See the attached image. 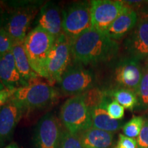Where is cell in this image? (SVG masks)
I'll return each mask as SVG.
<instances>
[{
	"label": "cell",
	"instance_id": "obj_10",
	"mask_svg": "<svg viewBox=\"0 0 148 148\" xmlns=\"http://www.w3.org/2000/svg\"><path fill=\"white\" fill-rule=\"evenodd\" d=\"M62 131L60 121L54 114H45L38 122L35 130L36 148H58Z\"/></svg>",
	"mask_w": 148,
	"mask_h": 148
},
{
	"label": "cell",
	"instance_id": "obj_16",
	"mask_svg": "<svg viewBox=\"0 0 148 148\" xmlns=\"http://www.w3.org/2000/svg\"><path fill=\"white\" fill-rule=\"evenodd\" d=\"M111 98L107 95L102 101L89 109L92 127L95 128L114 133L123 127V122L114 120L108 115L106 107Z\"/></svg>",
	"mask_w": 148,
	"mask_h": 148
},
{
	"label": "cell",
	"instance_id": "obj_32",
	"mask_svg": "<svg viewBox=\"0 0 148 148\" xmlns=\"http://www.w3.org/2000/svg\"><path fill=\"white\" fill-rule=\"evenodd\" d=\"M145 63H147V64H148V60H147V61H145Z\"/></svg>",
	"mask_w": 148,
	"mask_h": 148
},
{
	"label": "cell",
	"instance_id": "obj_20",
	"mask_svg": "<svg viewBox=\"0 0 148 148\" xmlns=\"http://www.w3.org/2000/svg\"><path fill=\"white\" fill-rule=\"evenodd\" d=\"M107 95L111 99H114L123 108L129 110L137 109L138 97L136 92L127 88H115L106 90Z\"/></svg>",
	"mask_w": 148,
	"mask_h": 148
},
{
	"label": "cell",
	"instance_id": "obj_13",
	"mask_svg": "<svg viewBox=\"0 0 148 148\" xmlns=\"http://www.w3.org/2000/svg\"><path fill=\"white\" fill-rule=\"evenodd\" d=\"M25 110L14 98L0 107V143H3L13 134Z\"/></svg>",
	"mask_w": 148,
	"mask_h": 148
},
{
	"label": "cell",
	"instance_id": "obj_2",
	"mask_svg": "<svg viewBox=\"0 0 148 148\" xmlns=\"http://www.w3.org/2000/svg\"><path fill=\"white\" fill-rule=\"evenodd\" d=\"M56 38L36 26L27 33L23 41L24 47L32 69L38 76L45 77V63Z\"/></svg>",
	"mask_w": 148,
	"mask_h": 148
},
{
	"label": "cell",
	"instance_id": "obj_12",
	"mask_svg": "<svg viewBox=\"0 0 148 148\" xmlns=\"http://www.w3.org/2000/svg\"><path fill=\"white\" fill-rule=\"evenodd\" d=\"M124 47L128 57L140 62L148 60V21L138 18L136 25L125 40Z\"/></svg>",
	"mask_w": 148,
	"mask_h": 148
},
{
	"label": "cell",
	"instance_id": "obj_8",
	"mask_svg": "<svg viewBox=\"0 0 148 148\" xmlns=\"http://www.w3.org/2000/svg\"><path fill=\"white\" fill-rule=\"evenodd\" d=\"M92 27L104 33L114 20L128 8L123 1H90Z\"/></svg>",
	"mask_w": 148,
	"mask_h": 148
},
{
	"label": "cell",
	"instance_id": "obj_17",
	"mask_svg": "<svg viewBox=\"0 0 148 148\" xmlns=\"http://www.w3.org/2000/svg\"><path fill=\"white\" fill-rule=\"evenodd\" d=\"M138 21L137 12L128 7L114 20L104 33L112 39L119 40L132 32Z\"/></svg>",
	"mask_w": 148,
	"mask_h": 148
},
{
	"label": "cell",
	"instance_id": "obj_3",
	"mask_svg": "<svg viewBox=\"0 0 148 148\" xmlns=\"http://www.w3.org/2000/svg\"><path fill=\"white\" fill-rule=\"evenodd\" d=\"M58 97V91L50 83L34 79L15 90L12 98L18 101L25 110L45 108Z\"/></svg>",
	"mask_w": 148,
	"mask_h": 148
},
{
	"label": "cell",
	"instance_id": "obj_30",
	"mask_svg": "<svg viewBox=\"0 0 148 148\" xmlns=\"http://www.w3.org/2000/svg\"><path fill=\"white\" fill-rule=\"evenodd\" d=\"M5 148H18V146L16 143H12L10 144L9 145L7 146V147H5Z\"/></svg>",
	"mask_w": 148,
	"mask_h": 148
},
{
	"label": "cell",
	"instance_id": "obj_15",
	"mask_svg": "<svg viewBox=\"0 0 148 148\" xmlns=\"http://www.w3.org/2000/svg\"><path fill=\"white\" fill-rule=\"evenodd\" d=\"M0 83L4 88L10 89H16L28 84L18 72L11 51L0 55Z\"/></svg>",
	"mask_w": 148,
	"mask_h": 148
},
{
	"label": "cell",
	"instance_id": "obj_18",
	"mask_svg": "<svg viewBox=\"0 0 148 148\" xmlns=\"http://www.w3.org/2000/svg\"><path fill=\"white\" fill-rule=\"evenodd\" d=\"M78 136L85 148H111L114 141V133L92 127Z\"/></svg>",
	"mask_w": 148,
	"mask_h": 148
},
{
	"label": "cell",
	"instance_id": "obj_11",
	"mask_svg": "<svg viewBox=\"0 0 148 148\" xmlns=\"http://www.w3.org/2000/svg\"><path fill=\"white\" fill-rule=\"evenodd\" d=\"M37 7L27 5L17 8L9 16L4 29L14 42L24 41L32 20L37 13Z\"/></svg>",
	"mask_w": 148,
	"mask_h": 148
},
{
	"label": "cell",
	"instance_id": "obj_9",
	"mask_svg": "<svg viewBox=\"0 0 148 148\" xmlns=\"http://www.w3.org/2000/svg\"><path fill=\"white\" fill-rule=\"evenodd\" d=\"M143 72L140 61L130 57L121 59L114 66L112 79L114 86L112 88H127L136 93Z\"/></svg>",
	"mask_w": 148,
	"mask_h": 148
},
{
	"label": "cell",
	"instance_id": "obj_23",
	"mask_svg": "<svg viewBox=\"0 0 148 148\" xmlns=\"http://www.w3.org/2000/svg\"><path fill=\"white\" fill-rule=\"evenodd\" d=\"M58 148H85L78 134H73L66 130L62 131Z\"/></svg>",
	"mask_w": 148,
	"mask_h": 148
},
{
	"label": "cell",
	"instance_id": "obj_21",
	"mask_svg": "<svg viewBox=\"0 0 148 148\" xmlns=\"http://www.w3.org/2000/svg\"><path fill=\"white\" fill-rule=\"evenodd\" d=\"M138 97L137 109L141 110H148V64L143 65L142 78L136 92Z\"/></svg>",
	"mask_w": 148,
	"mask_h": 148
},
{
	"label": "cell",
	"instance_id": "obj_25",
	"mask_svg": "<svg viewBox=\"0 0 148 148\" xmlns=\"http://www.w3.org/2000/svg\"><path fill=\"white\" fill-rule=\"evenodd\" d=\"M14 40L3 27L0 28V55L10 52L12 50Z\"/></svg>",
	"mask_w": 148,
	"mask_h": 148
},
{
	"label": "cell",
	"instance_id": "obj_26",
	"mask_svg": "<svg viewBox=\"0 0 148 148\" xmlns=\"http://www.w3.org/2000/svg\"><path fill=\"white\" fill-rule=\"evenodd\" d=\"M137 148H148V116L144 118V124L136 138Z\"/></svg>",
	"mask_w": 148,
	"mask_h": 148
},
{
	"label": "cell",
	"instance_id": "obj_4",
	"mask_svg": "<svg viewBox=\"0 0 148 148\" xmlns=\"http://www.w3.org/2000/svg\"><path fill=\"white\" fill-rule=\"evenodd\" d=\"M60 120L65 130L75 134L92 127L90 110L81 94L69 97L62 104Z\"/></svg>",
	"mask_w": 148,
	"mask_h": 148
},
{
	"label": "cell",
	"instance_id": "obj_31",
	"mask_svg": "<svg viewBox=\"0 0 148 148\" xmlns=\"http://www.w3.org/2000/svg\"><path fill=\"white\" fill-rule=\"evenodd\" d=\"M1 17H0V28H1Z\"/></svg>",
	"mask_w": 148,
	"mask_h": 148
},
{
	"label": "cell",
	"instance_id": "obj_6",
	"mask_svg": "<svg viewBox=\"0 0 148 148\" xmlns=\"http://www.w3.org/2000/svg\"><path fill=\"white\" fill-rule=\"evenodd\" d=\"M92 27L90 1H79L63 11L64 34L72 42Z\"/></svg>",
	"mask_w": 148,
	"mask_h": 148
},
{
	"label": "cell",
	"instance_id": "obj_1",
	"mask_svg": "<svg viewBox=\"0 0 148 148\" xmlns=\"http://www.w3.org/2000/svg\"><path fill=\"white\" fill-rule=\"evenodd\" d=\"M72 58L77 64H97L109 62L117 56L119 43L91 27L71 42Z\"/></svg>",
	"mask_w": 148,
	"mask_h": 148
},
{
	"label": "cell",
	"instance_id": "obj_27",
	"mask_svg": "<svg viewBox=\"0 0 148 148\" xmlns=\"http://www.w3.org/2000/svg\"><path fill=\"white\" fill-rule=\"evenodd\" d=\"M112 148H137V143L135 138H129L124 134H119L116 145Z\"/></svg>",
	"mask_w": 148,
	"mask_h": 148
},
{
	"label": "cell",
	"instance_id": "obj_14",
	"mask_svg": "<svg viewBox=\"0 0 148 148\" xmlns=\"http://www.w3.org/2000/svg\"><path fill=\"white\" fill-rule=\"evenodd\" d=\"M63 11L53 2L45 3L40 9L37 26L51 35L56 39L63 34L62 29Z\"/></svg>",
	"mask_w": 148,
	"mask_h": 148
},
{
	"label": "cell",
	"instance_id": "obj_19",
	"mask_svg": "<svg viewBox=\"0 0 148 148\" xmlns=\"http://www.w3.org/2000/svg\"><path fill=\"white\" fill-rule=\"evenodd\" d=\"M11 52L14 57L18 71L25 82L29 83L38 78V75L35 73L31 66L24 47L23 41L14 42Z\"/></svg>",
	"mask_w": 148,
	"mask_h": 148
},
{
	"label": "cell",
	"instance_id": "obj_29",
	"mask_svg": "<svg viewBox=\"0 0 148 148\" xmlns=\"http://www.w3.org/2000/svg\"><path fill=\"white\" fill-rule=\"evenodd\" d=\"M136 12H137L139 19L148 21V1H145V3L138 9Z\"/></svg>",
	"mask_w": 148,
	"mask_h": 148
},
{
	"label": "cell",
	"instance_id": "obj_7",
	"mask_svg": "<svg viewBox=\"0 0 148 148\" xmlns=\"http://www.w3.org/2000/svg\"><path fill=\"white\" fill-rule=\"evenodd\" d=\"M96 77L93 72L76 63L69 66L59 82L60 88L68 95H77L95 87Z\"/></svg>",
	"mask_w": 148,
	"mask_h": 148
},
{
	"label": "cell",
	"instance_id": "obj_22",
	"mask_svg": "<svg viewBox=\"0 0 148 148\" xmlns=\"http://www.w3.org/2000/svg\"><path fill=\"white\" fill-rule=\"evenodd\" d=\"M144 124V118L141 116H133L122 127L123 134L129 138H137Z\"/></svg>",
	"mask_w": 148,
	"mask_h": 148
},
{
	"label": "cell",
	"instance_id": "obj_5",
	"mask_svg": "<svg viewBox=\"0 0 148 148\" xmlns=\"http://www.w3.org/2000/svg\"><path fill=\"white\" fill-rule=\"evenodd\" d=\"M71 58V42L63 34L56 39L46 60L45 78L49 83H59Z\"/></svg>",
	"mask_w": 148,
	"mask_h": 148
},
{
	"label": "cell",
	"instance_id": "obj_24",
	"mask_svg": "<svg viewBox=\"0 0 148 148\" xmlns=\"http://www.w3.org/2000/svg\"><path fill=\"white\" fill-rule=\"evenodd\" d=\"M108 115L114 120L121 121L124 116L125 108L114 99H111L106 107Z\"/></svg>",
	"mask_w": 148,
	"mask_h": 148
},
{
	"label": "cell",
	"instance_id": "obj_28",
	"mask_svg": "<svg viewBox=\"0 0 148 148\" xmlns=\"http://www.w3.org/2000/svg\"><path fill=\"white\" fill-rule=\"evenodd\" d=\"M16 89H10V88H6L0 89V107L3 106L10 100L13 96Z\"/></svg>",
	"mask_w": 148,
	"mask_h": 148
}]
</instances>
